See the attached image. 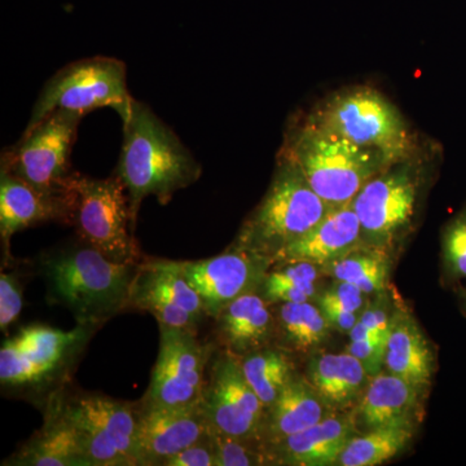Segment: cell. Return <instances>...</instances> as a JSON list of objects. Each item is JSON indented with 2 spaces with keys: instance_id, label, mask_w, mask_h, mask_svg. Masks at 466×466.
<instances>
[{
  "instance_id": "cell-1",
  "label": "cell",
  "mask_w": 466,
  "mask_h": 466,
  "mask_svg": "<svg viewBox=\"0 0 466 466\" xmlns=\"http://www.w3.org/2000/svg\"><path fill=\"white\" fill-rule=\"evenodd\" d=\"M122 125L124 142L115 175L124 183L137 227L147 198L153 196L159 204H168L175 193L200 179L202 167L173 128L142 101L134 100Z\"/></svg>"
},
{
  "instance_id": "cell-2",
  "label": "cell",
  "mask_w": 466,
  "mask_h": 466,
  "mask_svg": "<svg viewBox=\"0 0 466 466\" xmlns=\"http://www.w3.org/2000/svg\"><path fill=\"white\" fill-rule=\"evenodd\" d=\"M39 268L52 303L66 308L76 324L101 328L127 311L137 265L113 262L76 236L42 254Z\"/></svg>"
},
{
  "instance_id": "cell-3",
  "label": "cell",
  "mask_w": 466,
  "mask_h": 466,
  "mask_svg": "<svg viewBox=\"0 0 466 466\" xmlns=\"http://www.w3.org/2000/svg\"><path fill=\"white\" fill-rule=\"evenodd\" d=\"M99 329L79 324L70 330L42 324L21 328L0 349L2 388L46 403L69 385L79 359Z\"/></svg>"
},
{
  "instance_id": "cell-4",
  "label": "cell",
  "mask_w": 466,
  "mask_h": 466,
  "mask_svg": "<svg viewBox=\"0 0 466 466\" xmlns=\"http://www.w3.org/2000/svg\"><path fill=\"white\" fill-rule=\"evenodd\" d=\"M280 157L299 168L330 208L351 204L372 177L394 165L381 153L349 142L309 118L288 135Z\"/></svg>"
},
{
  "instance_id": "cell-5",
  "label": "cell",
  "mask_w": 466,
  "mask_h": 466,
  "mask_svg": "<svg viewBox=\"0 0 466 466\" xmlns=\"http://www.w3.org/2000/svg\"><path fill=\"white\" fill-rule=\"evenodd\" d=\"M330 208L299 168L280 157L265 198L233 245L272 260L284 247L317 226Z\"/></svg>"
},
{
  "instance_id": "cell-6",
  "label": "cell",
  "mask_w": 466,
  "mask_h": 466,
  "mask_svg": "<svg viewBox=\"0 0 466 466\" xmlns=\"http://www.w3.org/2000/svg\"><path fill=\"white\" fill-rule=\"evenodd\" d=\"M134 100L128 91L124 61L108 56L84 58L64 66L48 79L34 104L24 133L58 110L84 116L95 109L112 108L125 122Z\"/></svg>"
},
{
  "instance_id": "cell-7",
  "label": "cell",
  "mask_w": 466,
  "mask_h": 466,
  "mask_svg": "<svg viewBox=\"0 0 466 466\" xmlns=\"http://www.w3.org/2000/svg\"><path fill=\"white\" fill-rule=\"evenodd\" d=\"M309 119L349 142L381 153L394 165L412 150V135L403 116L372 88L341 92Z\"/></svg>"
},
{
  "instance_id": "cell-8",
  "label": "cell",
  "mask_w": 466,
  "mask_h": 466,
  "mask_svg": "<svg viewBox=\"0 0 466 466\" xmlns=\"http://www.w3.org/2000/svg\"><path fill=\"white\" fill-rule=\"evenodd\" d=\"M61 407L75 426L90 466H137V401L100 392L57 391Z\"/></svg>"
},
{
  "instance_id": "cell-9",
  "label": "cell",
  "mask_w": 466,
  "mask_h": 466,
  "mask_svg": "<svg viewBox=\"0 0 466 466\" xmlns=\"http://www.w3.org/2000/svg\"><path fill=\"white\" fill-rule=\"evenodd\" d=\"M75 189L72 226L76 236L113 262L139 265L146 256L135 238L130 201L121 179L116 175L95 179L76 173Z\"/></svg>"
},
{
  "instance_id": "cell-10",
  "label": "cell",
  "mask_w": 466,
  "mask_h": 466,
  "mask_svg": "<svg viewBox=\"0 0 466 466\" xmlns=\"http://www.w3.org/2000/svg\"><path fill=\"white\" fill-rule=\"evenodd\" d=\"M81 119L64 110L52 113L3 152L2 170L43 193L72 195L76 173L70 167V153Z\"/></svg>"
},
{
  "instance_id": "cell-11",
  "label": "cell",
  "mask_w": 466,
  "mask_h": 466,
  "mask_svg": "<svg viewBox=\"0 0 466 466\" xmlns=\"http://www.w3.org/2000/svg\"><path fill=\"white\" fill-rule=\"evenodd\" d=\"M214 352L216 345L202 342L196 330L159 325L158 357L140 403L177 407L200 400Z\"/></svg>"
},
{
  "instance_id": "cell-12",
  "label": "cell",
  "mask_w": 466,
  "mask_h": 466,
  "mask_svg": "<svg viewBox=\"0 0 466 466\" xmlns=\"http://www.w3.org/2000/svg\"><path fill=\"white\" fill-rule=\"evenodd\" d=\"M200 404L213 433L258 441L265 406L245 379L236 355L226 350L214 352Z\"/></svg>"
},
{
  "instance_id": "cell-13",
  "label": "cell",
  "mask_w": 466,
  "mask_h": 466,
  "mask_svg": "<svg viewBox=\"0 0 466 466\" xmlns=\"http://www.w3.org/2000/svg\"><path fill=\"white\" fill-rule=\"evenodd\" d=\"M128 309L148 312L158 325L196 332L208 318L200 296L183 274L180 260L147 256L137 265Z\"/></svg>"
},
{
  "instance_id": "cell-14",
  "label": "cell",
  "mask_w": 466,
  "mask_h": 466,
  "mask_svg": "<svg viewBox=\"0 0 466 466\" xmlns=\"http://www.w3.org/2000/svg\"><path fill=\"white\" fill-rule=\"evenodd\" d=\"M272 260L232 245L219 256L180 260L187 281L198 291L208 317L218 314L232 300L258 291Z\"/></svg>"
},
{
  "instance_id": "cell-15",
  "label": "cell",
  "mask_w": 466,
  "mask_h": 466,
  "mask_svg": "<svg viewBox=\"0 0 466 466\" xmlns=\"http://www.w3.org/2000/svg\"><path fill=\"white\" fill-rule=\"evenodd\" d=\"M392 167L372 177L351 202L361 235L376 245L390 242L415 213V175L410 167Z\"/></svg>"
},
{
  "instance_id": "cell-16",
  "label": "cell",
  "mask_w": 466,
  "mask_h": 466,
  "mask_svg": "<svg viewBox=\"0 0 466 466\" xmlns=\"http://www.w3.org/2000/svg\"><path fill=\"white\" fill-rule=\"evenodd\" d=\"M210 431L200 400L177 407L146 406L137 400V466H161Z\"/></svg>"
},
{
  "instance_id": "cell-17",
  "label": "cell",
  "mask_w": 466,
  "mask_h": 466,
  "mask_svg": "<svg viewBox=\"0 0 466 466\" xmlns=\"http://www.w3.org/2000/svg\"><path fill=\"white\" fill-rule=\"evenodd\" d=\"M76 189L72 195H48L18 179L8 171L0 173V238L3 257L11 259V238L16 233L41 225L58 222L73 225Z\"/></svg>"
},
{
  "instance_id": "cell-18",
  "label": "cell",
  "mask_w": 466,
  "mask_h": 466,
  "mask_svg": "<svg viewBox=\"0 0 466 466\" xmlns=\"http://www.w3.org/2000/svg\"><path fill=\"white\" fill-rule=\"evenodd\" d=\"M363 238L359 218L351 204L330 208L309 232L279 251L275 262H309L332 265L358 248Z\"/></svg>"
},
{
  "instance_id": "cell-19",
  "label": "cell",
  "mask_w": 466,
  "mask_h": 466,
  "mask_svg": "<svg viewBox=\"0 0 466 466\" xmlns=\"http://www.w3.org/2000/svg\"><path fill=\"white\" fill-rule=\"evenodd\" d=\"M3 465L90 466L75 426L69 421L57 392L45 403V421Z\"/></svg>"
},
{
  "instance_id": "cell-20",
  "label": "cell",
  "mask_w": 466,
  "mask_h": 466,
  "mask_svg": "<svg viewBox=\"0 0 466 466\" xmlns=\"http://www.w3.org/2000/svg\"><path fill=\"white\" fill-rule=\"evenodd\" d=\"M355 437L351 420L328 417L317 425L263 447L268 464L330 465L339 461L349 441Z\"/></svg>"
},
{
  "instance_id": "cell-21",
  "label": "cell",
  "mask_w": 466,
  "mask_h": 466,
  "mask_svg": "<svg viewBox=\"0 0 466 466\" xmlns=\"http://www.w3.org/2000/svg\"><path fill=\"white\" fill-rule=\"evenodd\" d=\"M268 305L258 291L232 300L214 319L218 342L236 357L267 348L275 333V315Z\"/></svg>"
},
{
  "instance_id": "cell-22",
  "label": "cell",
  "mask_w": 466,
  "mask_h": 466,
  "mask_svg": "<svg viewBox=\"0 0 466 466\" xmlns=\"http://www.w3.org/2000/svg\"><path fill=\"white\" fill-rule=\"evenodd\" d=\"M323 417L320 395L308 382L293 377L278 400L265 408L258 433L259 443L263 447L278 443L317 425Z\"/></svg>"
},
{
  "instance_id": "cell-23",
  "label": "cell",
  "mask_w": 466,
  "mask_h": 466,
  "mask_svg": "<svg viewBox=\"0 0 466 466\" xmlns=\"http://www.w3.org/2000/svg\"><path fill=\"white\" fill-rule=\"evenodd\" d=\"M417 404V386L392 375L381 373L373 376L361 400V421L368 428L410 421Z\"/></svg>"
},
{
  "instance_id": "cell-24",
  "label": "cell",
  "mask_w": 466,
  "mask_h": 466,
  "mask_svg": "<svg viewBox=\"0 0 466 466\" xmlns=\"http://www.w3.org/2000/svg\"><path fill=\"white\" fill-rule=\"evenodd\" d=\"M367 370L350 352L324 354L309 367V380L321 400L341 407L358 397L367 379Z\"/></svg>"
},
{
  "instance_id": "cell-25",
  "label": "cell",
  "mask_w": 466,
  "mask_h": 466,
  "mask_svg": "<svg viewBox=\"0 0 466 466\" xmlns=\"http://www.w3.org/2000/svg\"><path fill=\"white\" fill-rule=\"evenodd\" d=\"M385 366L392 375L419 386L431 381L433 355L424 337L408 319L391 321Z\"/></svg>"
},
{
  "instance_id": "cell-26",
  "label": "cell",
  "mask_w": 466,
  "mask_h": 466,
  "mask_svg": "<svg viewBox=\"0 0 466 466\" xmlns=\"http://www.w3.org/2000/svg\"><path fill=\"white\" fill-rule=\"evenodd\" d=\"M412 438L410 421L377 426L367 434L352 438L343 451L339 464L343 466H375L394 458Z\"/></svg>"
},
{
  "instance_id": "cell-27",
  "label": "cell",
  "mask_w": 466,
  "mask_h": 466,
  "mask_svg": "<svg viewBox=\"0 0 466 466\" xmlns=\"http://www.w3.org/2000/svg\"><path fill=\"white\" fill-rule=\"evenodd\" d=\"M238 359L245 379L265 408L278 400L285 386L294 377L293 364L281 350L260 349Z\"/></svg>"
},
{
  "instance_id": "cell-28",
  "label": "cell",
  "mask_w": 466,
  "mask_h": 466,
  "mask_svg": "<svg viewBox=\"0 0 466 466\" xmlns=\"http://www.w3.org/2000/svg\"><path fill=\"white\" fill-rule=\"evenodd\" d=\"M275 317V332L280 334L284 345L308 351L324 341L327 337L328 321L320 309L308 302L278 303Z\"/></svg>"
},
{
  "instance_id": "cell-29",
  "label": "cell",
  "mask_w": 466,
  "mask_h": 466,
  "mask_svg": "<svg viewBox=\"0 0 466 466\" xmlns=\"http://www.w3.org/2000/svg\"><path fill=\"white\" fill-rule=\"evenodd\" d=\"M260 284L258 293L269 303L308 302L314 297L319 272L309 262H275Z\"/></svg>"
},
{
  "instance_id": "cell-30",
  "label": "cell",
  "mask_w": 466,
  "mask_h": 466,
  "mask_svg": "<svg viewBox=\"0 0 466 466\" xmlns=\"http://www.w3.org/2000/svg\"><path fill=\"white\" fill-rule=\"evenodd\" d=\"M336 280L355 285L364 294H372L385 288L388 263L381 254L373 251H350L330 265Z\"/></svg>"
},
{
  "instance_id": "cell-31",
  "label": "cell",
  "mask_w": 466,
  "mask_h": 466,
  "mask_svg": "<svg viewBox=\"0 0 466 466\" xmlns=\"http://www.w3.org/2000/svg\"><path fill=\"white\" fill-rule=\"evenodd\" d=\"M213 434L217 443L218 466L268 464L265 450L259 441Z\"/></svg>"
},
{
  "instance_id": "cell-32",
  "label": "cell",
  "mask_w": 466,
  "mask_h": 466,
  "mask_svg": "<svg viewBox=\"0 0 466 466\" xmlns=\"http://www.w3.org/2000/svg\"><path fill=\"white\" fill-rule=\"evenodd\" d=\"M24 287L16 272L2 271L0 275V329L7 332L23 309Z\"/></svg>"
},
{
  "instance_id": "cell-33",
  "label": "cell",
  "mask_w": 466,
  "mask_h": 466,
  "mask_svg": "<svg viewBox=\"0 0 466 466\" xmlns=\"http://www.w3.org/2000/svg\"><path fill=\"white\" fill-rule=\"evenodd\" d=\"M444 258L456 278L466 279V216L458 218L444 235Z\"/></svg>"
},
{
  "instance_id": "cell-34",
  "label": "cell",
  "mask_w": 466,
  "mask_h": 466,
  "mask_svg": "<svg viewBox=\"0 0 466 466\" xmlns=\"http://www.w3.org/2000/svg\"><path fill=\"white\" fill-rule=\"evenodd\" d=\"M161 466H218L217 443L213 431L165 460Z\"/></svg>"
},
{
  "instance_id": "cell-35",
  "label": "cell",
  "mask_w": 466,
  "mask_h": 466,
  "mask_svg": "<svg viewBox=\"0 0 466 466\" xmlns=\"http://www.w3.org/2000/svg\"><path fill=\"white\" fill-rule=\"evenodd\" d=\"M363 291L355 285L339 281L336 287L321 294L320 309L329 308L357 312L363 308Z\"/></svg>"
},
{
  "instance_id": "cell-36",
  "label": "cell",
  "mask_w": 466,
  "mask_h": 466,
  "mask_svg": "<svg viewBox=\"0 0 466 466\" xmlns=\"http://www.w3.org/2000/svg\"><path fill=\"white\" fill-rule=\"evenodd\" d=\"M348 352L354 355L366 368L368 375H379L380 370L385 364L386 348L388 341L380 339H358L348 346Z\"/></svg>"
},
{
  "instance_id": "cell-37",
  "label": "cell",
  "mask_w": 466,
  "mask_h": 466,
  "mask_svg": "<svg viewBox=\"0 0 466 466\" xmlns=\"http://www.w3.org/2000/svg\"><path fill=\"white\" fill-rule=\"evenodd\" d=\"M359 321L383 339H389L390 336L391 321L389 320L388 315L382 309H368Z\"/></svg>"
},
{
  "instance_id": "cell-38",
  "label": "cell",
  "mask_w": 466,
  "mask_h": 466,
  "mask_svg": "<svg viewBox=\"0 0 466 466\" xmlns=\"http://www.w3.org/2000/svg\"><path fill=\"white\" fill-rule=\"evenodd\" d=\"M328 323L341 332H351L352 328L358 323L357 312L345 311V309H320Z\"/></svg>"
}]
</instances>
